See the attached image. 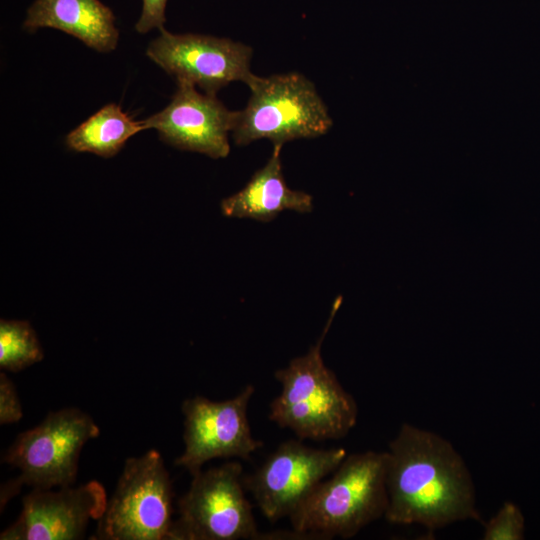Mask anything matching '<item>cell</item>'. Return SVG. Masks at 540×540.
Segmentation results:
<instances>
[{"label":"cell","instance_id":"6da1fadb","mask_svg":"<svg viewBox=\"0 0 540 540\" xmlns=\"http://www.w3.org/2000/svg\"><path fill=\"white\" fill-rule=\"evenodd\" d=\"M385 519L428 534L459 521H482L471 473L452 443L409 423L387 450Z\"/></svg>","mask_w":540,"mask_h":540},{"label":"cell","instance_id":"7a4b0ae2","mask_svg":"<svg viewBox=\"0 0 540 540\" xmlns=\"http://www.w3.org/2000/svg\"><path fill=\"white\" fill-rule=\"evenodd\" d=\"M387 451L346 455L288 517L306 539H349L384 518L388 507Z\"/></svg>","mask_w":540,"mask_h":540},{"label":"cell","instance_id":"3957f363","mask_svg":"<svg viewBox=\"0 0 540 540\" xmlns=\"http://www.w3.org/2000/svg\"><path fill=\"white\" fill-rule=\"evenodd\" d=\"M341 303L335 301L314 345L275 372L281 391L270 403L269 419L300 439L337 440L356 425L358 405L323 360L321 347Z\"/></svg>","mask_w":540,"mask_h":540},{"label":"cell","instance_id":"277c9868","mask_svg":"<svg viewBox=\"0 0 540 540\" xmlns=\"http://www.w3.org/2000/svg\"><path fill=\"white\" fill-rule=\"evenodd\" d=\"M251 96L236 112L235 144L268 139L273 145L327 133L333 122L315 85L304 75L291 72L256 76L248 85Z\"/></svg>","mask_w":540,"mask_h":540},{"label":"cell","instance_id":"5b68a950","mask_svg":"<svg viewBox=\"0 0 540 540\" xmlns=\"http://www.w3.org/2000/svg\"><path fill=\"white\" fill-rule=\"evenodd\" d=\"M99 433L92 417L78 408L51 412L39 425L20 433L2 461L21 474L2 487L1 507L24 484L40 489L74 484L80 452Z\"/></svg>","mask_w":540,"mask_h":540},{"label":"cell","instance_id":"8992f818","mask_svg":"<svg viewBox=\"0 0 540 540\" xmlns=\"http://www.w3.org/2000/svg\"><path fill=\"white\" fill-rule=\"evenodd\" d=\"M173 490L160 453L125 461L116 489L98 519L95 539L171 540Z\"/></svg>","mask_w":540,"mask_h":540},{"label":"cell","instance_id":"52a82bcc","mask_svg":"<svg viewBox=\"0 0 540 540\" xmlns=\"http://www.w3.org/2000/svg\"><path fill=\"white\" fill-rule=\"evenodd\" d=\"M192 477L178 501L179 517L173 523L171 540L261 538L239 462H226Z\"/></svg>","mask_w":540,"mask_h":540},{"label":"cell","instance_id":"ba28073f","mask_svg":"<svg viewBox=\"0 0 540 540\" xmlns=\"http://www.w3.org/2000/svg\"><path fill=\"white\" fill-rule=\"evenodd\" d=\"M254 393L255 387L249 384L224 401L202 396L186 399L181 406L185 448L175 464L194 475L215 458L249 460L264 445L253 437L248 420V405Z\"/></svg>","mask_w":540,"mask_h":540},{"label":"cell","instance_id":"9c48e42d","mask_svg":"<svg viewBox=\"0 0 540 540\" xmlns=\"http://www.w3.org/2000/svg\"><path fill=\"white\" fill-rule=\"evenodd\" d=\"M346 455L341 447L318 449L288 440L268 455L253 474L243 477V483L262 514L275 522L289 517Z\"/></svg>","mask_w":540,"mask_h":540},{"label":"cell","instance_id":"30bf717a","mask_svg":"<svg viewBox=\"0 0 540 540\" xmlns=\"http://www.w3.org/2000/svg\"><path fill=\"white\" fill-rule=\"evenodd\" d=\"M252 48L228 38L198 34H172L165 29L147 49V56L174 76L177 82L216 94L233 81L249 85Z\"/></svg>","mask_w":540,"mask_h":540},{"label":"cell","instance_id":"8fae6325","mask_svg":"<svg viewBox=\"0 0 540 540\" xmlns=\"http://www.w3.org/2000/svg\"><path fill=\"white\" fill-rule=\"evenodd\" d=\"M107 502L105 489L96 480L58 491L33 488L22 500L18 519L0 534V539H80L88 522L103 515Z\"/></svg>","mask_w":540,"mask_h":540},{"label":"cell","instance_id":"7c38bea8","mask_svg":"<svg viewBox=\"0 0 540 540\" xmlns=\"http://www.w3.org/2000/svg\"><path fill=\"white\" fill-rule=\"evenodd\" d=\"M177 83L171 102L145 119V128L156 129L162 141L176 148L212 158L226 157L236 112L229 111L215 94H202L191 84Z\"/></svg>","mask_w":540,"mask_h":540},{"label":"cell","instance_id":"4fadbf2b","mask_svg":"<svg viewBox=\"0 0 540 540\" xmlns=\"http://www.w3.org/2000/svg\"><path fill=\"white\" fill-rule=\"evenodd\" d=\"M112 10L99 0H36L28 9L24 28L61 30L99 51L117 46L118 30Z\"/></svg>","mask_w":540,"mask_h":540},{"label":"cell","instance_id":"5bb4252c","mask_svg":"<svg viewBox=\"0 0 540 540\" xmlns=\"http://www.w3.org/2000/svg\"><path fill=\"white\" fill-rule=\"evenodd\" d=\"M281 148V145H275L268 162L253 174L245 187L222 200L224 216L269 222L284 210L300 213L312 211V196L293 190L286 184L280 159Z\"/></svg>","mask_w":540,"mask_h":540},{"label":"cell","instance_id":"9a60e30c","mask_svg":"<svg viewBox=\"0 0 540 540\" xmlns=\"http://www.w3.org/2000/svg\"><path fill=\"white\" fill-rule=\"evenodd\" d=\"M144 129L143 121H134L119 105L110 103L72 130L66 136V145L73 151L110 158Z\"/></svg>","mask_w":540,"mask_h":540},{"label":"cell","instance_id":"2e32d148","mask_svg":"<svg viewBox=\"0 0 540 540\" xmlns=\"http://www.w3.org/2000/svg\"><path fill=\"white\" fill-rule=\"evenodd\" d=\"M43 359V351L30 323L22 320L0 321V368L21 371Z\"/></svg>","mask_w":540,"mask_h":540},{"label":"cell","instance_id":"e0dca14e","mask_svg":"<svg viewBox=\"0 0 540 540\" xmlns=\"http://www.w3.org/2000/svg\"><path fill=\"white\" fill-rule=\"evenodd\" d=\"M525 519L513 502H504L497 513L485 524L483 540H522Z\"/></svg>","mask_w":540,"mask_h":540},{"label":"cell","instance_id":"ac0fdd59","mask_svg":"<svg viewBox=\"0 0 540 540\" xmlns=\"http://www.w3.org/2000/svg\"><path fill=\"white\" fill-rule=\"evenodd\" d=\"M23 416L13 382L4 374H0V424H13Z\"/></svg>","mask_w":540,"mask_h":540},{"label":"cell","instance_id":"d6986e66","mask_svg":"<svg viewBox=\"0 0 540 540\" xmlns=\"http://www.w3.org/2000/svg\"><path fill=\"white\" fill-rule=\"evenodd\" d=\"M167 0H143L142 13L135 25L139 33H147L153 28L164 29Z\"/></svg>","mask_w":540,"mask_h":540}]
</instances>
